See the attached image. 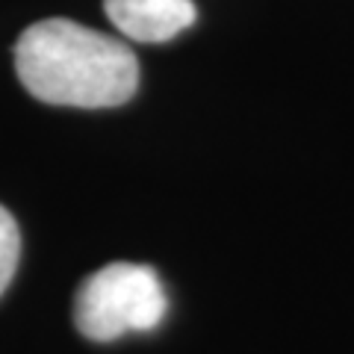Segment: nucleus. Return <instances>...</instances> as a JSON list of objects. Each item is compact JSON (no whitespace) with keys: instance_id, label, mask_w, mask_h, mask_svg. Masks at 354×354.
Returning <instances> with one entry per match:
<instances>
[{"instance_id":"f257e3e1","label":"nucleus","mask_w":354,"mask_h":354,"mask_svg":"<svg viewBox=\"0 0 354 354\" xmlns=\"http://www.w3.org/2000/svg\"><path fill=\"white\" fill-rule=\"evenodd\" d=\"M15 71L32 97L53 106H121L139 88L136 53L68 18H48L21 32Z\"/></svg>"},{"instance_id":"f03ea898","label":"nucleus","mask_w":354,"mask_h":354,"mask_svg":"<svg viewBox=\"0 0 354 354\" xmlns=\"http://www.w3.org/2000/svg\"><path fill=\"white\" fill-rule=\"evenodd\" d=\"M165 316L157 272L139 263H113L95 272L77 292L74 322L95 342H113L130 330H153Z\"/></svg>"},{"instance_id":"7ed1b4c3","label":"nucleus","mask_w":354,"mask_h":354,"mask_svg":"<svg viewBox=\"0 0 354 354\" xmlns=\"http://www.w3.org/2000/svg\"><path fill=\"white\" fill-rule=\"evenodd\" d=\"M104 12L124 39L160 44L195 24L192 0H104Z\"/></svg>"},{"instance_id":"20e7f679","label":"nucleus","mask_w":354,"mask_h":354,"mask_svg":"<svg viewBox=\"0 0 354 354\" xmlns=\"http://www.w3.org/2000/svg\"><path fill=\"white\" fill-rule=\"evenodd\" d=\"M18 257H21V234H18V225H15V218L9 216V209L0 207V295L6 292L9 281L15 278Z\"/></svg>"}]
</instances>
